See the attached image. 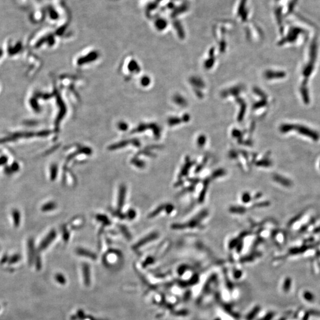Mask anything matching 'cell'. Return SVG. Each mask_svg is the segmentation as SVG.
Wrapping results in <instances>:
<instances>
[{"label":"cell","instance_id":"cell-10","mask_svg":"<svg viewBox=\"0 0 320 320\" xmlns=\"http://www.w3.org/2000/svg\"><path fill=\"white\" fill-rule=\"evenodd\" d=\"M10 168L13 173L17 172L19 171L20 166L17 163H14L12 164V165L10 166Z\"/></svg>","mask_w":320,"mask_h":320},{"label":"cell","instance_id":"cell-4","mask_svg":"<svg viewBox=\"0 0 320 320\" xmlns=\"http://www.w3.org/2000/svg\"><path fill=\"white\" fill-rule=\"evenodd\" d=\"M274 180L278 183L281 184L285 187H291L292 185V182L288 178L281 176V175H275L273 177Z\"/></svg>","mask_w":320,"mask_h":320},{"label":"cell","instance_id":"cell-1","mask_svg":"<svg viewBox=\"0 0 320 320\" xmlns=\"http://www.w3.org/2000/svg\"><path fill=\"white\" fill-rule=\"evenodd\" d=\"M289 129H296V131L299 132L300 134L311 138L314 141H318V139H319V135L317 132L312 131V130H310V129L303 127V126H295L293 127L292 125L291 126V125H286L281 127V131L283 132H286L288 131Z\"/></svg>","mask_w":320,"mask_h":320},{"label":"cell","instance_id":"cell-16","mask_svg":"<svg viewBox=\"0 0 320 320\" xmlns=\"http://www.w3.org/2000/svg\"><path fill=\"white\" fill-rule=\"evenodd\" d=\"M4 172L6 175H11L13 173L11 168H10V167H6L4 169Z\"/></svg>","mask_w":320,"mask_h":320},{"label":"cell","instance_id":"cell-5","mask_svg":"<svg viewBox=\"0 0 320 320\" xmlns=\"http://www.w3.org/2000/svg\"><path fill=\"white\" fill-rule=\"evenodd\" d=\"M11 215L13 220V223L16 228H18L20 224V220H21V215L19 211L17 209H13L11 212Z\"/></svg>","mask_w":320,"mask_h":320},{"label":"cell","instance_id":"cell-13","mask_svg":"<svg viewBox=\"0 0 320 320\" xmlns=\"http://www.w3.org/2000/svg\"><path fill=\"white\" fill-rule=\"evenodd\" d=\"M20 259V256L19 254H15L14 255L11 259H10V263H14V262H18Z\"/></svg>","mask_w":320,"mask_h":320},{"label":"cell","instance_id":"cell-3","mask_svg":"<svg viewBox=\"0 0 320 320\" xmlns=\"http://www.w3.org/2000/svg\"><path fill=\"white\" fill-rule=\"evenodd\" d=\"M126 187L124 185H122L119 189V198H118V208L119 209H122L124 204V201L126 195Z\"/></svg>","mask_w":320,"mask_h":320},{"label":"cell","instance_id":"cell-8","mask_svg":"<svg viewBox=\"0 0 320 320\" xmlns=\"http://www.w3.org/2000/svg\"><path fill=\"white\" fill-rule=\"evenodd\" d=\"M50 179L52 181L55 180L57 175V173H58L57 166L56 165H52L50 168Z\"/></svg>","mask_w":320,"mask_h":320},{"label":"cell","instance_id":"cell-15","mask_svg":"<svg viewBox=\"0 0 320 320\" xmlns=\"http://www.w3.org/2000/svg\"><path fill=\"white\" fill-rule=\"evenodd\" d=\"M135 215H136V213H135V212L134 211H133V210H130V211H129V212H128V214H127V216H128V218H129L130 219H133V218H134L135 216Z\"/></svg>","mask_w":320,"mask_h":320},{"label":"cell","instance_id":"cell-2","mask_svg":"<svg viewBox=\"0 0 320 320\" xmlns=\"http://www.w3.org/2000/svg\"><path fill=\"white\" fill-rule=\"evenodd\" d=\"M56 232L54 230L51 231L48 234L46 235V237L42 241V242L40 244L39 247V250L42 251L45 250L46 248L48 247L49 245L52 243L53 240L56 237Z\"/></svg>","mask_w":320,"mask_h":320},{"label":"cell","instance_id":"cell-7","mask_svg":"<svg viewBox=\"0 0 320 320\" xmlns=\"http://www.w3.org/2000/svg\"><path fill=\"white\" fill-rule=\"evenodd\" d=\"M56 208V204L53 202H49L48 204H45L41 208L43 212H48Z\"/></svg>","mask_w":320,"mask_h":320},{"label":"cell","instance_id":"cell-9","mask_svg":"<svg viewBox=\"0 0 320 320\" xmlns=\"http://www.w3.org/2000/svg\"><path fill=\"white\" fill-rule=\"evenodd\" d=\"M77 252L79 254H81V255H83V256H89V257H93V256H94L91 252H89L88 251L82 249V248L78 249Z\"/></svg>","mask_w":320,"mask_h":320},{"label":"cell","instance_id":"cell-17","mask_svg":"<svg viewBox=\"0 0 320 320\" xmlns=\"http://www.w3.org/2000/svg\"><path fill=\"white\" fill-rule=\"evenodd\" d=\"M313 232H314V233H316V234H317V233H320V226H318V227H317V228H315V229H314V231H313Z\"/></svg>","mask_w":320,"mask_h":320},{"label":"cell","instance_id":"cell-6","mask_svg":"<svg viewBox=\"0 0 320 320\" xmlns=\"http://www.w3.org/2000/svg\"><path fill=\"white\" fill-rule=\"evenodd\" d=\"M34 241L33 238H30L28 243V253H29V259L30 262L33 260L34 253H35V245Z\"/></svg>","mask_w":320,"mask_h":320},{"label":"cell","instance_id":"cell-18","mask_svg":"<svg viewBox=\"0 0 320 320\" xmlns=\"http://www.w3.org/2000/svg\"></svg>","mask_w":320,"mask_h":320},{"label":"cell","instance_id":"cell-12","mask_svg":"<svg viewBox=\"0 0 320 320\" xmlns=\"http://www.w3.org/2000/svg\"><path fill=\"white\" fill-rule=\"evenodd\" d=\"M97 219H98L100 221L103 222V223H106L107 225L110 223L109 220L105 215H98L97 216Z\"/></svg>","mask_w":320,"mask_h":320},{"label":"cell","instance_id":"cell-11","mask_svg":"<svg viewBox=\"0 0 320 320\" xmlns=\"http://www.w3.org/2000/svg\"><path fill=\"white\" fill-rule=\"evenodd\" d=\"M302 215H303V213H300V214L298 215L297 216H295L294 218H293L291 219V221L289 222L288 225H289V226H291L293 223H295L296 221H298V220H299V219L301 218V217H302Z\"/></svg>","mask_w":320,"mask_h":320},{"label":"cell","instance_id":"cell-14","mask_svg":"<svg viewBox=\"0 0 320 320\" xmlns=\"http://www.w3.org/2000/svg\"><path fill=\"white\" fill-rule=\"evenodd\" d=\"M8 161V158L6 156H1L0 157V166L6 164Z\"/></svg>","mask_w":320,"mask_h":320}]
</instances>
